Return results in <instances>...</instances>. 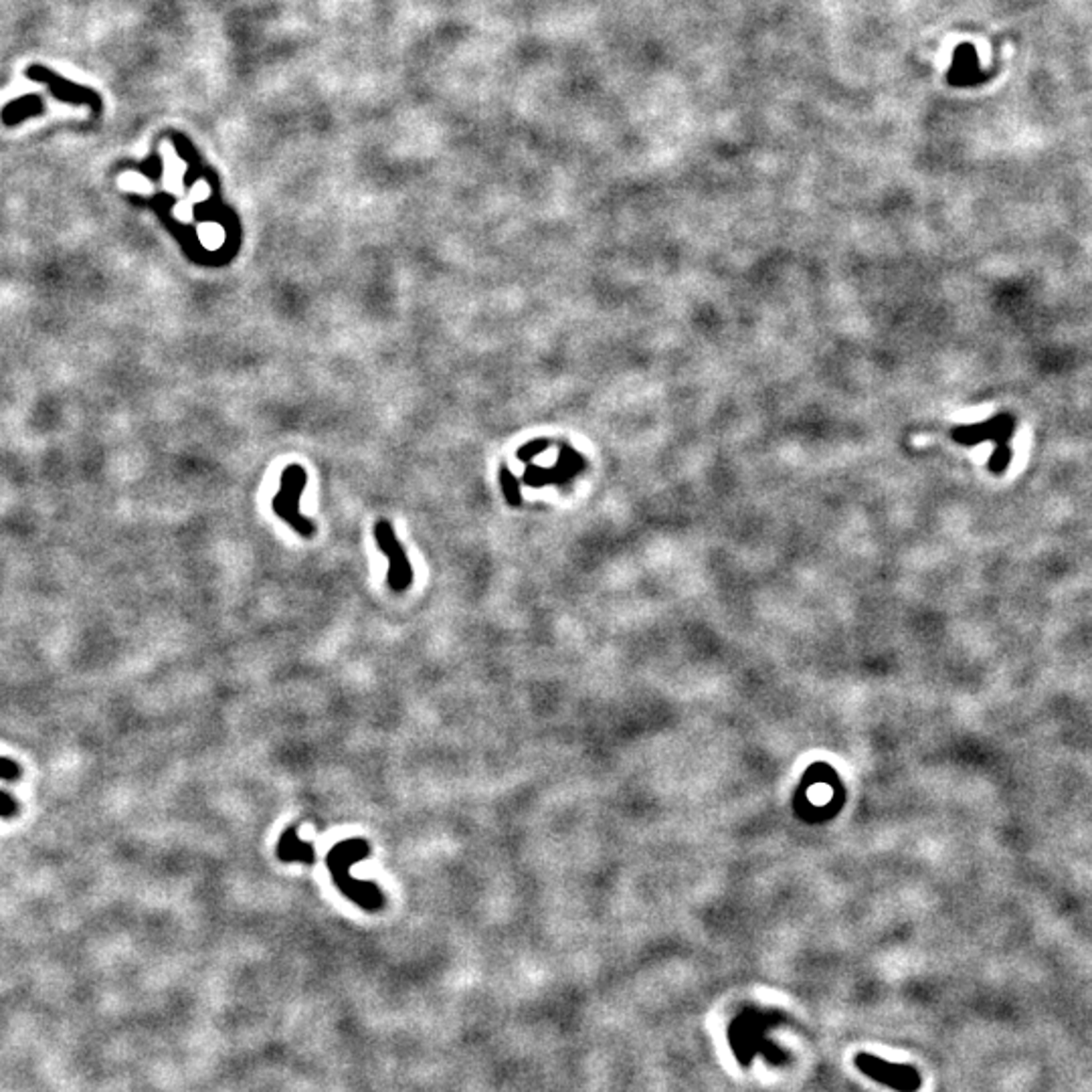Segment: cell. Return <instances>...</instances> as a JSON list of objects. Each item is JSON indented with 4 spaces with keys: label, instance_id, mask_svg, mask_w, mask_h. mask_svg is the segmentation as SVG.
<instances>
[{
    "label": "cell",
    "instance_id": "cell-1",
    "mask_svg": "<svg viewBox=\"0 0 1092 1092\" xmlns=\"http://www.w3.org/2000/svg\"><path fill=\"white\" fill-rule=\"evenodd\" d=\"M370 846L365 838H349L332 848L326 856V864L334 880V887L342 896L368 912H379L384 906V896L375 882L356 880L350 876V866L368 858Z\"/></svg>",
    "mask_w": 1092,
    "mask_h": 1092
},
{
    "label": "cell",
    "instance_id": "cell-2",
    "mask_svg": "<svg viewBox=\"0 0 1092 1092\" xmlns=\"http://www.w3.org/2000/svg\"><path fill=\"white\" fill-rule=\"evenodd\" d=\"M856 1067H858V1070L868 1078H872V1081L896 1092H919L922 1084L921 1074L912 1067H906V1064H890L872 1054L856 1056Z\"/></svg>",
    "mask_w": 1092,
    "mask_h": 1092
},
{
    "label": "cell",
    "instance_id": "cell-3",
    "mask_svg": "<svg viewBox=\"0 0 1092 1092\" xmlns=\"http://www.w3.org/2000/svg\"><path fill=\"white\" fill-rule=\"evenodd\" d=\"M375 536H377V543L383 555L389 559V575H386V583L395 591V593H403L411 587V580H413V569L409 564V559L405 555L403 546L399 545L397 536L391 529L389 522H379L377 529H375Z\"/></svg>",
    "mask_w": 1092,
    "mask_h": 1092
},
{
    "label": "cell",
    "instance_id": "cell-4",
    "mask_svg": "<svg viewBox=\"0 0 1092 1092\" xmlns=\"http://www.w3.org/2000/svg\"><path fill=\"white\" fill-rule=\"evenodd\" d=\"M1014 432H1016V417H1012V415H998V417L979 425L959 427V430L953 432V437L963 446H977L981 441H998V446H1002L1010 441Z\"/></svg>",
    "mask_w": 1092,
    "mask_h": 1092
},
{
    "label": "cell",
    "instance_id": "cell-5",
    "mask_svg": "<svg viewBox=\"0 0 1092 1092\" xmlns=\"http://www.w3.org/2000/svg\"><path fill=\"white\" fill-rule=\"evenodd\" d=\"M275 854L282 862H300L312 866L316 864V850L310 841H303L298 836V825H289L282 834Z\"/></svg>",
    "mask_w": 1092,
    "mask_h": 1092
},
{
    "label": "cell",
    "instance_id": "cell-6",
    "mask_svg": "<svg viewBox=\"0 0 1092 1092\" xmlns=\"http://www.w3.org/2000/svg\"><path fill=\"white\" fill-rule=\"evenodd\" d=\"M26 73H29V77H33V79H37L41 83H45V86H49L51 91L55 93V98H59L63 102H90V104H93L95 109H100V104H95V102H91L88 98H83V95H90V98H91V95H93L91 91L83 90V88H77V86H73V83H67V81L59 79L57 75L47 72V69H43V67H31Z\"/></svg>",
    "mask_w": 1092,
    "mask_h": 1092
},
{
    "label": "cell",
    "instance_id": "cell-7",
    "mask_svg": "<svg viewBox=\"0 0 1092 1092\" xmlns=\"http://www.w3.org/2000/svg\"><path fill=\"white\" fill-rule=\"evenodd\" d=\"M282 483H284V488H282V492H280V497H287V500H289L287 504L292 506L294 518H296V522H298V530H300L303 536H312V532H314V527H312L310 522H306V520H302V518H300V514H298V508H296V500H298V496L302 494L303 486H306V474H303V469H302V467H298V465H294V467H287V469H285V474H284V481H282Z\"/></svg>",
    "mask_w": 1092,
    "mask_h": 1092
},
{
    "label": "cell",
    "instance_id": "cell-8",
    "mask_svg": "<svg viewBox=\"0 0 1092 1092\" xmlns=\"http://www.w3.org/2000/svg\"><path fill=\"white\" fill-rule=\"evenodd\" d=\"M977 73V61H975V51L970 45H961L955 53V57H953V69L949 73L951 83H957V86H965V83H971L975 79Z\"/></svg>",
    "mask_w": 1092,
    "mask_h": 1092
},
{
    "label": "cell",
    "instance_id": "cell-9",
    "mask_svg": "<svg viewBox=\"0 0 1092 1092\" xmlns=\"http://www.w3.org/2000/svg\"><path fill=\"white\" fill-rule=\"evenodd\" d=\"M41 100L39 95H26V98L19 100V102H12L7 106V109L3 112V118L10 116L8 120H5V123L12 126V123H19L23 122L26 116H37L41 112Z\"/></svg>",
    "mask_w": 1092,
    "mask_h": 1092
},
{
    "label": "cell",
    "instance_id": "cell-10",
    "mask_svg": "<svg viewBox=\"0 0 1092 1092\" xmlns=\"http://www.w3.org/2000/svg\"><path fill=\"white\" fill-rule=\"evenodd\" d=\"M1010 462H1012V449L1007 444H1002V446H998V449H995L989 458V469L993 474L1002 476V474H1005V469H1007V465H1010Z\"/></svg>",
    "mask_w": 1092,
    "mask_h": 1092
},
{
    "label": "cell",
    "instance_id": "cell-11",
    "mask_svg": "<svg viewBox=\"0 0 1092 1092\" xmlns=\"http://www.w3.org/2000/svg\"><path fill=\"white\" fill-rule=\"evenodd\" d=\"M21 813V804L17 797H12L8 791L0 790V820H15Z\"/></svg>",
    "mask_w": 1092,
    "mask_h": 1092
},
{
    "label": "cell",
    "instance_id": "cell-12",
    "mask_svg": "<svg viewBox=\"0 0 1092 1092\" xmlns=\"http://www.w3.org/2000/svg\"><path fill=\"white\" fill-rule=\"evenodd\" d=\"M21 777H23V767L15 761V758L0 757V779L8 781V783H17Z\"/></svg>",
    "mask_w": 1092,
    "mask_h": 1092
}]
</instances>
